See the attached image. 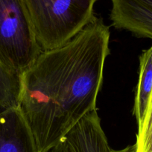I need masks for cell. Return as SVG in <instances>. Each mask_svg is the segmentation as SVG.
<instances>
[{
    "mask_svg": "<svg viewBox=\"0 0 152 152\" xmlns=\"http://www.w3.org/2000/svg\"><path fill=\"white\" fill-rule=\"evenodd\" d=\"M109 40V27L94 16L72 39L42 52L22 74L19 108L40 152L64 139L96 110Z\"/></svg>",
    "mask_w": 152,
    "mask_h": 152,
    "instance_id": "cell-1",
    "label": "cell"
},
{
    "mask_svg": "<svg viewBox=\"0 0 152 152\" xmlns=\"http://www.w3.org/2000/svg\"><path fill=\"white\" fill-rule=\"evenodd\" d=\"M43 51L62 47L94 17L96 0H21Z\"/></svg>",
    "mask_w": 152,
    "mask_h": 152,
    "instance_id": "cell-2",
    "label": "cell"
},
{
    "mask_svg": "<svg viewBox=\"0 0 152 152\" xmlns=\"http://www.w3.org/2000/svg\"><path fill=\"white\" fill-rule=\"evenodd\" d=\"M43 52L21 0H0V61L22 75Z\"/></svg>",
    "mask_w": 152,
    "mask_h": 152,
    "instance_id": "cell-3",
    "label": "cell"
},
{
    "mask_svg": "<svg viewBox=\"0 0 152 152\" xmlns=\"http://www.w3.org/2000/svg\"><path fill=\"white\" fill-rule=\"evenodd\" d=\"M113 27L152 39V0H111Z\"/></svg>",
    "mask_w": 152,
    "mask_h": 152,
    "instance_id": "cell-4",
    "label": "cell"
},
{
    "mask_svg": "<svg viewBox=\"0 0 152 152\" xmlns=\"http://www.w3.org/2000/svg\"><path fill=\"white\" fill-rule=\"evenodd\" d=\"M0 152H40L19 107L0 112Z\"/></svg>",
    "mask_w": 152,
    "mask_h": 152,
    "instance_id": "cell-5",
    "label": "cell"
},
{
    "mask_svg": "<svg viewBox=\"0 0 152 152\" xmlns=\"http://www.w3.org/2000/svg\"><path fill=\"white\" fill-rule=\"evenodd\" d=\"M66 139L77 152H112L96 110L88 113L67 134Z\"/></svg>",
    "mask_w": 152,
    "mask_h": 152,
    "instance_id": "cell-6",
    "label": "cell"
},
{
    "mask_svg": "<svg viewBox=\"0 0 152 152\" xmlns=\"http://www.w3.org/2000/svg\"><path fill=\"white\" fill-rule=\"evenodd\" d=\"M152 93V45L139 56V80L136 91L133 114L137 124L142 121Z\"/></svg>",
    "mask_w": 152,
    "mask_h": 152,
    "instance_id": "cell-7",
    "label": "cell"
},
{
    "mask_svg": "<svg viewBox=\"0 0 152 152\" xmlns=\"http://www.w3.org/2000/svg\"><path fill=\"white\" fill-rule=\"evenodd\" d=\"M22 75L9 69L0 61V112L19 107Z\"/></svg>",
    "mask_w": 152,
    "mask_h": 152,
    "instance_id": "cell-8",
    "label": "cell"
},
{
    "mask_svg": "<svg viewBox=\"0 0 152 152\" xmlns=\"http://www.w3.org/2000/svg\"><path fill=\"white\" fill-rule=\"evenodd\" d=\"M136 152H152V93L142 121L138 125Z\"/></svg>",
    "mask_w": 152,
    "mask_h": 152,
    "instance_id": "cell-9",
    "label": "cell"
},
{
    "mask_svg": "<svg viewBox=\"0 0 152 152\" xmlns=\"http://www.w3.org/2000/svg\"><path fill=\"white\" fill-rule=\"evenodd\" d=\"M44 152H77L74 147L66 138L63 139L55 145L49 148Z\"/></svg>",
    "mask_w": 152,
    "mask_h": 152,
    "instance_id": "cell-10",
    "label": "cell"
},
{
    "mask_svg": "<svg viewBox=\"0 0 152 152\" xmlns=\"http://www.w3.org/2000/svg\"><path fill=\"white\" fill-rule=\"evenodd\" d=\"M112 152H136L135 145H128L126 148L121 150H112Z\"/></svg>",
    "mask_w": 152,
    "mask_h": 152,
    "instance_id": "cell-11",
    "label": "cell"
}]
</instances>
